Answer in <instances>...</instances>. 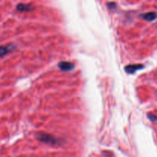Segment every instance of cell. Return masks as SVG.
Segmentation results:
<instances>
[{"label": "cell", "instance_id": "cell-1", "mask_svg": "<svg viewBox=\"0 0 157 157\" xmlns=\"http://www.w3.org/2000/svg\"><path fill=\"white\" fill-rule=\"evenodd\" d=\"M36 138L38 141L46 144L52 145V146H58L61 144V140L56 136L52 135V134H48V133H45V132H38L37 133Z\"/></svg>", "mask_w": 157, "mask_h": 157}, {"label": "cell", "instance_id": "cell-2", "mask_svg": "<svg viewBox=\"0 0 157 157\" xmlns=\"http://www.w3.org/2000/svg\"><path fill=\"white\" fill-rule=\"evenodd\" d=\"M143 65L140 64H129L125 67V71L128 74H133L136 71L140 69L143 68Z\"/></svg>", "mask_w": 157, "mask_h": 157}, {"label": "cell", "instance_id": "cell-3", "mask_svg": "<svg viewBox=\"0 0 157 157\" xmlns=\"http://www.w3.org/2000/svg\"><path fill=\"white\" fill-rule=\"evenodd\" d=\"M74 64L69 62H61L58 64V68L63 71H70L74 69Z\"/></svg>", "mask_w": 157, "mask_h": 157}, {"label": "cell", "instance_id": "cell-4", "mask_svg": "<svg viewBox=\"0 0 157 157\" xmlns=\"http://www.w3.org/2000/svg\"><path fill=\"white\" fill-rule=\"evenodd\" d=\"M15 49V46L13 44H9L6 46H0V57H3L6 55L8 53H10Z\"/></svg>", "mask_w": 157, "mask_h": 157}, {"label": "cell", "instance_id": "cell-5", "mask_svg": "<svg viewBox=\"0 0 157 157\" xmlns=\"http://www.w3.org/2000/svg\"><path fill=\"white\" fill-rule=\"evenodd\" d=\"M141 17L142 18V19L148 21V22H152L154 21L157 18V13L156 12H150V13H145L141 15Z\"/></svg>", "mask_w": 157, "mask_h": 157}, {"label": "cell", "instance_id": "cell-6", "mask_svg": "<svg viewBox=\"0 0 157 157\" xmlns=\"http://www.w3.org/2000/svg\"><path fill=\"white\" fill-rule=\"evenodd\" d=\"M17 10L20 12H28L30 10L32 9V5L30 4H24V3H19L16 6Z\"/></svg>", "mask_w": 157, "mask_h": 157}, {"label": "cell", "instance_id": "cell-7", "mask_svg": "<svg viewBox=\"0 0 157 157\" xmlns=\"http://www.w3.org/2000/svg\"><path fill=\"white\" fill-rule=\"evenodd\" d=\"M148 118L150 119L152 122H155V121H156L157 120V117L154 114H152V113H149L148 114Z\"/></svg>", "mask_w": 157, "mask_h": 157}]
</instances>
